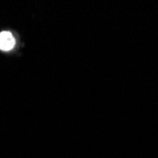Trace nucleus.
I'll return each instance as SVG.
<instances>
[{
    "label": "nucleus",
    "mask_w": 158,
    "mask_h": 158,
    "mask_svg": "<svg viewBox=\"0 0 158 158\" xmlns=\"http://www.w3.org/2000/svg\"><path fill=\"white\" fill-rule=\"evenodd\" d=\"M15 46V39L9 31H2L0 33V49L9 51Z\"/></svg>",
    "instance_id": "nucleus-1"
}]
</instances>
